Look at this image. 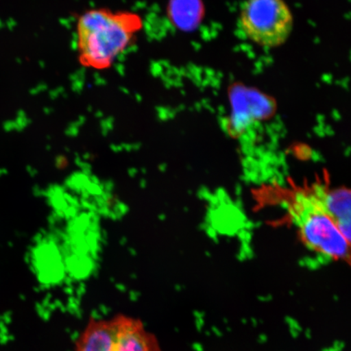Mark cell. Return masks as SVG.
Returning a JSON list of instances; mask_svg holds the SVG:
<instances>
[{"label":"cell","mask_w":351,"mask_h":351,"mask_svg":"<svg viewBox=\"0 0 351 351\" xmlns=\"http://www.w3.org/2000/svg\"><path fill=\"white\" fill-rule=\"evenodd\" d=\"M143 28L141 16L134 12L100 8L83 12L76 25L79 63L94 70L111 68Z\"/></svg>","instance_id":"obj_1"},{"label":"cell","mask_w":351,"mask_h":351,"mask_svg":"<svg viewBox=\"0 0 351 351\" xmlns=\"http://www.w3.org/2000/svg\"><path fill=\"white\" fill-rule=\"evenodd\" d=\"M287 202L289 217L307 249L328 261L348 257L350 239L320 204L313 188L293 192Z\"/></svg>","instance_id":"obj_2"},{"label":"cell","mask_w":351,"mask_h":351,"mask_svg":"<svg viewBox=\"0 0 351 351\" xmlns=\"http://www.w3.org/2000/svg\"><path fill=\"white\" fill-rule=\"evenodd\" d=\"M75 351H163L141 319L126 315L90 319L75 342Z\"/></svg>","instance_id":"obj_3"},{"label":"cell","mask_w":351,"mask_h":351,"mask_svg":"<svg viewBox=\"0 0 351 351\" xmlns=\"http://www.w3.org/2000/svg\"><path fill=\"white\" fill-rule=\"evenodd\" d=\"M239 21L249 40L267 48L283 45L293 27L292 12L284 0H245Z\"/></svg>","instance_id":"obj_4"},{"label":"cell","mask_w":351,"mask_h":351,"mask_svg":"<svg viewBox=\"0 0 351 351\" xmlns=\"http://www.w3.org/2000/svg\"><path fill=\"white\" fill-rule=\"evenodd\" d=\"M313 190L329 215L339 223L346 238L350 234V197L344 189L314 186Z\"/></svg>","instance_id":"obj_5"}]
</instances>
